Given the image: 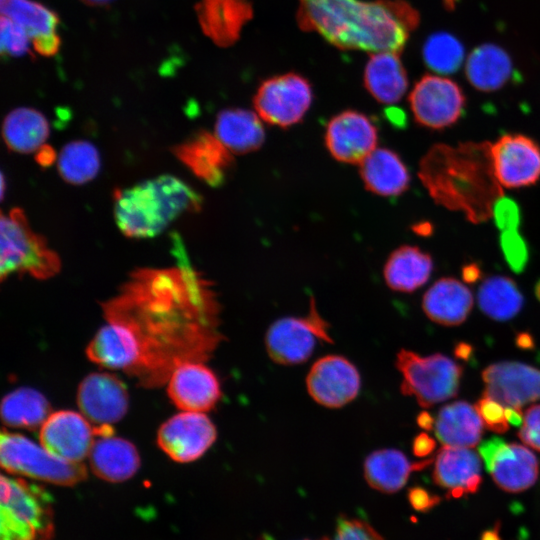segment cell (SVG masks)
<instances>
[{
	"label": "cell",
	"mask_w": 540,
	"mask_h": 540,
	"mask_svg": "<svg viewBox=\"0 0 540 540\" xmlns=\"http://www.w3.org/2000/svg\"><path fill=\"white\" fill-rule=\"evenodd\" d=\"M104 316L133 337L138 361L129 375L145 387L164 384L185 362L208 359L222 340L216 294L188 269L136 274L104 305Z\"/></svg>",
	"instance_id": "cell-1"
},
{
	"label": "cell",
	"mask_w": 540,
	"mask_h": 540,
	"mask_svg": "<svg viewBox=\"0 0 540 540\" xmlns=\"http://www.w3.org/2000/svg\"><path fill=\"white\" fill-rule=\"evenodd\" d=\"M299 1L304 28L341 49L400 53L419 20L404 1Z\"/></svg>",
	"instance_id": "cell-2"
},
{
	"label": "cell",
	"mask_w": 540,
	"mask_h": 540,
	"mask_svg": "<svg viewBox=\"0 0 540 540\" xmlns=\"http://www.w3.org/2000/svg\"><path fill=\"white\" fill-rule=\"evenodd\" d=\"M491 145L436 144L419 166V177L432 199L447 209L462 212L473 223L492 217L495 201L503 196L494 172Z\"/></svg>",
	"instance_id": "cell-3"
},
{
	"label": "cell",
	"mask_w": 540,
	"mask_h": 540,
	"mask_svg": "<svg viewBox=\"0 0 540 540\" xmlns=\"http://www.w3.org/2000/svg\"><path fill=\"white\" fill-rule=\"evenodd\" d=\"M201 197L181 179L161 175L121 190L114 204L120 231L131 238L162 233L179 216L200 208Z\"/></svg>",
	"instance_id": "cell-4"
},
{
	"label": "cell",
	"mask_w": 540,
	"mask_h": 540,
	"mask_svg": "<svg viewBox=\"0 0 540 540\" xmlns=\"http://www.w3.org/2000/svg\"><path fill=\"white\" fill-rule=\"evenodd\" d=\"M1 540H50L54 515L47 492L22 478L1 476Z\"/></svg>",
	"instance_id": "cell-5"
},
{
	"label": "cell",
	"mask_w": 540,
	"mask_h": 540,
	"mask_svg": "<svg viewBox=\"0 0 540 540\" xmlns=\"http://www.w3.org/2000/svg\"><path fill=\"white\" fill-rule=\"evenodd\" d=\"M1 279L14 273H28L38 279L55 275L60 260L42 236L29 226L22 210L1 216Z\"/></svg>",
	"instance_id": "cell-6"
},
{
	"label": "cell",
	"mask_w": 540,
	"mask_h": 540,
	"mask_svg": "<svg viewBox=\"0 0 540 540\" xmlns=\"http://www.w3.org/2000/svg\"><path fill=\"white\" fill-rule=\"evenodd\" d=\"M395 365L403 376L401 392L414 396L422 407H430L458 394L463 367L443 354L420 356L401 349Z\"/></svg>",
	"instance_id": "cell-7"
},
{
	"label": "cell",
	"mask_w": 540,
	"mask_h": 540,
	"mask_svg": "<svg viewBox=\"0 0 540 540\" xmlns=\"http://www.w3.org/2000/svg\"><path fill=\"white\" fill-rule=\"evenodd\" d=\"M0 462L8 473L61 486H73L87 476L82 463L63 460L26 436L7 431L0 437Z\"/></svg>",
	"instance_id": "cell-8"
},
{
	"label": "cell",
	"mask_w": 540,
	"mask_h": 540,
	"mask_svg": "<svg viewBox=\"0 0 540 540\" xmlns=\"http://www.w3.org/2000/svg\"><path fill=\"white\" fill-rule=\"evenodd\" d=\"M328 330V323L318 313L311 298L305 317H285L271 324L265 336L266 351L275 363H302L309 359L318 342H333Z\"/></svg>",
	"instance_id": "cell-9"
},
{
	"label": "cell",
	"mask_w": 540,
	"mask_h": 540,
	"mask_svg": "<svg viewBox=\"0 0 540 540\" xmlns=\"http://www.w3.org/2000/svg\"><path fill=\"white\" fill-rule=\"evenodd\" d=\"M310 83L295 73L262 82L254 97L258 116L266 123L287 128L300 122L312 103Z\"/></svg>",
	"instance_id": "cell-10"
},
{
	"label": "cell",
	"mask_w": 540,
	"mask_h": 540,
	"mask_svg": "<svg viewBox=\"0 0 540 540\" xmlns=\"http://www.w3.org/2000/svg\"><path fill=\"white\" fill-rule=\"evenodd\" d=\"M415 121L426 128L442 130L453 126L464 114L466 99L454 81L437 75H424L409 94Z\"/></svg>",
	"instance_id": "cell-11"
},
{
	"label": "cell",
	"mask_w": 540,
	"mask_h": 540,
	"mask_svg": "<svg viewBox=\"0 0 540 540\" xmlns=\"http://www.w3.org/2000/svg\"><path fill=\"white\" fill-rule=\"evenodd\" d=\"M216 437L213 422L203 412L183 411L161 425L157 443L174 461L188 463L200 458Z\"/></svg>",
	"instance_id": "cell-12"
},
{
	"label": "cell",
	"mask_w": 540,
	"mask_h": 540,
	"mask_svg": "<svg viewBox=\"0 0 540 540\" xmlns=\"http://www.w3.org/2000/svg\"><path fill=\"white\" fill-rule=\"evenodd\" d=\"M360 374L340 355H326L311 367L306 387L311 398L327 408H340L354 400L360 390Z\"/></svg>",
	"instance_id": "cell-13"
},
{
	"label": "cell",
	"mask_w": 540,
	"mask_h": 540,
	"mask_svg": "<svg viewBox=\"0 0 540 540\" xmlns=\"http://www.w3.org/2000/svg\"><path fill=\"white\" fill-rule=\"evenodd\" d=\"M496 178L507 188L534 185L540 179V146L522 134H503L491 145Z\"/></svg>",
	"instance_id": "cell-14"
},
{
	"label": "cell",
	"mask_w": 540,
	"mask_h": 540,
	"mask_svg": "<svg viewBox=\"0 0 540 540\" xmlns=\"http://www.w3.org/2000/svg\"><path fill=\"white\" fill-rule=\"evenodd\" d=\"M378 131L365 114L346 110L330 119L325 131V144L334 159L360 164L377 145Z\"/></svg>",
	"instance_id": "cell-15"
},
{
	"label": "cell",
	"mask_w": 540,
	"mask_h": 540,
	"mask_svg": "<svg viewBox=\"0 0 540 540\" xmlns=\"http://www.w3.org/2000/svg\"><path fill=\"white\" fill-rule=\"evenodd\" d=\"M95 427L82 414L60 410L50 414L40 428L41 445L55 456L81 463L95 441Z\"/></svg>",
	"instance_id": "cell-16"
},
{
	"label": "cell",
	"mask_w": 540,
	"mask_h": 540,
	"mask_svg": "<svg viewBox=\"0 0 540 540\" xmlns=\"http://www.w3.org/2000/svg\"><path fill=\"white\" fill-rule=\"evenodd\" d=\"M77 404L82 415L98 427H109L124 417L128 394L123 382L109 373H91L79 384Z\"/></svg>",
	"instance_id": "cell-17"
},
{
	"label": "cell",
	"mask_w": 540,
	"mask_h": 540,
	"mask_svg": "<svg viewBox=\"0 0 540 540\" xmlns=\"http://www.w3.org/2000/svg\"><path fill=\"white\" fill-rule=\"evenodd\" d=\"M483 395L506 407H518L540 399V370L516 361H502L482 371Z\"/></svg>",
	"instance_id": "cell-18"
},
{
	"label": "cell",
	"mask_w": 540,
	"mask_h": 540,
	"mask_svg": "<svg viewBox=\"0 0 540 540\" xmlns=\"http://www.w3.org/2000/svg\"><path fill=\"white\" fill-rule=\"evenodd\" d=\"M168 395L183 411L207 412L221 397V388L215 373L202 362L192 361L179 365L168 380Z\"/></svg>",
	"instance_id": "cell-19"
},
{
	"label": "cell",
	"mask_w": 540,
	"mask_h": 540,
	"mask_svg": "<svg viewBox=\"0 0 540 540\" xmlns=\"http://www.w3.org/2000/svg\"><path fill=\"white\" fill-rule=\"evenodd\" d=\"M1 15L25 29L32 48L42 56H53L60 48L57 14L34 0H0Z\"/></svg>",
	"instance_id": "cell-20"
},
{
	"label": "cell",
	"mask_w": 540,
	"mask_h": 540,
	"mask_svg": "<svg viewBox=\"0 0 540 540\" xmlns=\"http://www.w3.org/2000/svg\"><path fill=\"white\" fill-rule=\"evenodd\" d=\"M480 471L481 460L475 451L443 446L436 455L432 476L435 484L448 491V496L458 498L478 490L482 481Z\"/></svg>",
	"instance_id": "cell-21"
},
{
	"label": "cell",
	"mask_w": 540,
	"mask_h": 540,
	"mask_svg": "<svg viewBox=\"0 0 540 540\" xmlns=\"http://www.w3.org/2000/svg\"><path fill=\"white\" fill-rule=\"evenodd\" d=\"M176 151L182 161L211 186L223 184L234 163L232 152L216 135L206 131L199 132Z\"/></svg>",
	"instance_id": "cell-22"
},
{
	"label": "cell",
	"mask_w": 540,
	"mask_h": 540,
	"mask_svg": "<svg viewBox=\"0 0 540 540\" xmlns=\"http://www.w3.org/2000/svg\"><path fill=\"white\" fill-rule=\"evenodd\" d=\"M196 14L202 31L219 46H229L238 38L251 17L247 0H200Z\"/></svg>",
	"instance_id": "cell-23"
},
{
	"label": "cell",
	"mask_w": 540,
	"mask_h": 540,
	"mask_svg": "<svg viewBox=\"0 0 540 540\" xmlns=\"http://www.w3.org/2000/svg\"><path fill=\"white\" fill-rule=\"evenodd\" d=\"M473 307V295L459 280L444 277L437 280L424 294L422 308L427 317L444 326L463 323Z\"/></svg>",
	"instance_id": "cell-24"
},
{
	"label": "cell",
	"mask_w": 540,
	"mask_h": 540,
	"mask_svg": "<svg viewBox=\"0 0 540 540\" xmlns=\"http://www.w3.org/2000/svg\"><path fill=\"white\" fill-rule=\"evenodd\" d=\"M93 473L102 480L118 483L130 479L140 467L136 447L129 441L103 435L93 443L89 454Z\"/></svg>",
	"instance_id": "cell-25"
},
{
	"label": "cell",
	"mask_w": 540,
	"mask_h": 540,
	"mask_svg": "<svg viewBox=\"0 0 540 540\" xmlns=\"http://www.w3.org/2000/svg\"><path fill=\"white\" fill-rule=\"evenodd\" d=\"M366 189L380 196H398L410 185L409 171L400 156L387 148L373 150L360 163Z\"/></svg>",
	"instance_id": "cell-26"
},
{
	"label": "cell",
	"mask_w": 540,
	"mask_h": 540,
	"mask_svg": "<svg viewBox=\"0 0 540 540\" xmlns=\"http://www.w3.org/2000/svg\"><path fill=\"white\" fill-rule=\"evenodd\" d=\"M432 462L433 459L411 462L397 449H379L366 457L363 465L364 477L373 489L394 493L406 484L413 471L422 470Z\"/></svg>",
	"instance_id": "cell-27"
},
{
	"label": "cell",
	"mask_w": 540,
	"mask_h": 540,
	"mask_svg": "<svg viewBox=\"0 0 540 540\" xmlns=\"http://www.w3.org/2000/svg\"><path fill=\"white\" fill-rule=\"evenodd\" d=\"M87 357L94 363L130 373L138 361L136 343L122 325L108 322L101 327L86 349Z\"/></svg>",
	"instance_id": "cell-28"
},
{
	"label": "cell",
	"mask_w": 540,
	"mask_h": 540,
	"mask_svg": "<svg viewBox=\"0 0 540 540\" xmlns=\"http://www.w3.org/2000/svg\"><path fill=\"white\" fill-rule=\"evenodd\" d=\"M483 425L475 406L459 400L439 410L434 430L443 446L472 448L481 439Z\"/></svg>",
	"instance_id": "cell-29"
},
{
	"label": "cell",
	"mask_w": 540,
	"mask_h": 540,
	"mask_svg": "<svg viewBox=\"0 0 540 540\" xmlns=\"http://www.w3.org/2000/svg\"><path fill=\"white\" fill-rule=\"evenodd\" d=\"M399 53L375 52L364 71V84L368 92L382 104L397 103L408 88V79Z\"/></svg>",
	"instance_id": "cell-30"
},
{
	"label": "cell",
	"mask_w": 540,
	"mask_h": 540,
	"mask_svg": "<svg viewBox=\"0 0 540 540\" xmlns=\"http://www.w3.org/2000/svg\"><path fill=\"white\" fill-rule=\"evenodd\" d=\"M509 54L500 46L486 43L476 47L465 63V75L477 90L492 92L501 89L513 76Z\"/></svg>",
	"instance_id": "cell-31"
},
{
	"label": "cell",
	"mask_w": 540,
	"mask_h": 540,
	"mask_svg": "<svg viewBox=\"0 0 540 540\" xmlns=\"http://www.w3.org/2000/svg\"><path fill=\"white\" fill-rule=\"evenodd\" d=\"M490 473L499 488L517 493L535 484L539 464L531 450L518 443H510L498 451Z\"/></svg>",
	"instance_id": "cell-32"
},
{
	"label": "cell",
	"mask_w": 540,
	"mask_h": 540,
	"mask_svg": "<svg viewBox=\"0 0 540 540\" xmlns=\"http://www.w3.org/2000/svg\"><path fill=\"white\" fill-rule=\"evenodd\" d=\"M254 112L242 108L222 110L216 118V137L234 154H246L259 149L265 131Z\"/></svg>",
	"instance_id": "cell-33"
},
{
	"label": "cell",
	"mask_w": 540,
	"mask_h": 540,
	"mask_svg": "<svg viewBox=\"0 0 540 540\" xmlns=\"http://www.w3.org/2000/svg\"><path fill=\"white\" fill-rule=\"evenodd\" d=\"M433 271L431 255L417 246L404 245L394 250L384 266L388 287L398 292H413L423 286Z\"/></svg>",
	"instance_id": "cell-34"
},
{
	"label": "cell",
	"mask_w": 540,
	"mask_h": 540,
	"mask_svg": "<svg viewBox=\"0 0 540 540\" xmlns=\"http://www.w3.org/2000/svg\"><path fill=\"white\" fill-rule=\"evenodd\" d=\"M2 134L9 149L18 153H32L40 149L48 138L49 124L38 110L19 107L5 117Z\"/></svg>",
	"instance_id": "cell-35"
},
{
	"label": "cell",
	"mask_w": 540,
	"mask_h": 540,
	"mask_svg": "<svg viewBox=\"0 0 540 540\" xmlns=\"http://www.w3.org/2000/svg\"><path fill=\"white\" fill-rule=\"evenodd\" d=\"M50 414L49 401L30 387L13 390L1 402V419L9 427L36 429L43 425Z\"/></svg>",
	"instance_id": "cell-36"
},
{
	"label": "cell",
	"mask_w": 540,
	"mask_h": 540,
	"mask_svg": "<svg viewBox=\"0 0 540 540\" xmlns=\"http://www.w3.org/2000/svg\"><path fill=\"white\" fill-rule=\"evenodd\" d=\"M480 310L490 319L507 321L515 317L524 305V297L514 280L492 275L480 285L477 293Z\"/></svg>",
	"instance_id": "cell-37"
},
{
	"label": "cell",
	"mask_w": 540,
	"mask_h": 540,
	"mask_svg": "<svg viewBox=\"0 0 540 540\" xmlns=\"http://www.w3.org/2000/svg\"><path fill=\"white\" fill-rule=\"evenodd\" d=\"M57 167L66 182L84 184L98 174L100 155L92 143L84 140L72 141L62 148Z\"/></svg>",
	"instance_id": "cell-38"
},
{
	"label": "cell",
	"mask_w": 540,
	"mask_h": 540,
	"mask_svg": "<svg viewBox=\"0 0 540 540\" xmlns=\"http://www.w3.org/2000/svg\"><path fill=\"white\" fill-rule=\"evenodd\" d=\"M462 43L446 32L432 34L423 47L424 62L432 71L439 74L456 72L464 61Z\"/></svg>",
	"instance_id": "cell-39"
},
{
	"label": "cell",
	"mask_w": 540,
	"mask_h": 540,
	"mask_svg": "<svg viewBox=\"0 0 540 540\" xmlns=\"http://www.w3.org/2000/svg\"><path fill=\"white\" fill-rule=\"evenodd\" d=\"M499 244L509 268L516 274L522 273L529 262V248L523 236L517 230L503 231Z\"/></svg>",
	"instance_id": "cell-40"
},
{
	"label": "cell",
	"mask_w": 540,
	"mask_h": 540,
	"mask_svg": "<svg viewBox=\"0 0 540 540\" xmlns=\"http://www.w3.org/2000/svg\"><path fill=\"white\" fill-rule=\"evenodd\" d=\"M31 38L23 27L1 15V53L10 57L24 56L30 52Z\"/></svg>",
	"instance_id": "cell-41"
},
{
	"label": "cell",
	"mask_w": 540,
	"mask_h": 540,
	"mask_svg": "<svg viewBox=\"0 0 540 540\" xmlns=\"http://www.w3.org/2000/svg\"><path fill=\"white\" fill-rule=\"evenodd\" d=\"M475 408L481 417L484 426L495 433L503 434L509 430V423L505 416V409L498 401L483 395L475 403Z\"/></svg>",
	"instance_id": "cell-42"
},
{
	"label": "cell",
	"mask_w": 540,
	"mask_h": 540,
	"mask_svg": "<svg viewBox=\"0 0 540 540\" xmlns=\"http://www.w3.org/2000/svg\"><path fill=\"white\" fill-rule=\"evenodd\" d=\"M333 540H383V538L366 521L342 516L337 521Z\"/></svg>",
	"instance_id": "cell-43"
},
{
	"label": "cell",
	"mask_w": 540,
	"mask_h": 540,
	"mask_svg": "<svg viewBox=\"0 0 540 540\" xmlns=\"http://www.w3.org/2000/svg\"><path fill=\"white\" fill-rule=\"evenodd\" d=\"M492 217L502 232L517 230L521 223L520 207L513 199L501 196L493 205Z\"/></svg>",
	"instance_id": "cell-44"
},
{
	"label": "cell",
	"mask_w": 540,
	"mask_h": 540,
	"mask_svg": "<svg viewBox=\"0 0 540 540\" xmlns=\"http://www.w3.org/2000/svg\"><path fill=\"white\" fill-rule=\"evenodd\" d=\"M517 435L523 443L540 452V404L525 411L524 422Z\"/></svg>",
	"instance_id": "cell-45"
},
{
	"label": "cell",
	"mask_w": 540,
	"mask_h": 540,
	"mask_svg": "<svg viewBox=\"0 0 540 540\" xmlns=\"http://www.w3.org/2000/svg\"><path fill=\"white\" fill-rule=\"evenodd\" d=\"M505 445V442L502 438L493 436L489 439L482 441L478 447V452L482 457L486 470L491 471L496 455L498 451Z\"/></svg>",
	"instance_id": "cell-46"
},
{
	"label": "cell",
	"mask_w": 540,
	"mask_h": 540,
	"mask_svg": "<svg viewBox=\"0 0 540 540\" xmlns=\"http://www.w3.org/2000/svg\"><path fill=\"white\" fill-rule=\"evenodd\" d=\"M408 498L411 505L419 511H425L438 503L439 497L430 494L421 487H413L408 492Z\"/></svg>",
	"instance_id": "cell-47"
},
{
	"label": "cell",
	"mask_w": 540,
	"mask_h": 540,
	"mask_svg": "<svg viewBox=\"0 0 540 540\" xmlns=\"http://www.w3.org/2000/svg\"><path fill=\"white\" fill-rule=\"evenodd\" d=\"M436 448V442L426 433L418 434L412 443L413 454L417 457H426Z\"/></svg>",
	"instance_id": "cell-48"
},
{
	"label": "cell",
	"mask_w": 540,
	"mask_h": 540,
	"mask_svg": "<svg viewBox=\"0 0 540 540\" xmlns=\"http://www.w3.org/2000/svg\"><path fill=\"white\" fill-rule=\"evenodd\" d=\"M461 275L464 282L472 284L480 280L482 272L478 264L469 263L462 267Z\"/></svg>",
	"instance_id": "cell-49"
},
{
	"label": "cell",
	"mask_w": 540,
	"mask_h": 540,
	"mask_svg": "<svg viewBox=\"0 0 540 540\" xmlns=\"http://www.w3.org/2000/svg\"><path fill=\"white\" fill-rule=\"evenodd\" d=\"M454 356L462 361L469 362L474 355V347L472 344L465 342V341H459L455 344L453 348Z\"/></svg>",
	"instance_id": "cell-50"
},
{
	"label": "cell",
	"mask_w": 540,
	"mask_h": 540,
	"mask_svg": "<svg viewBox=\"0 0 540 540\" xmlns=\"http://www.w3.org/2000/svg\"><path fill=\"white\" fill-rule=\"evenodd\" d=\"M515 345L521 350H534L536 343L530 332L521 331L515 336Z\"/></svg>",
	"instance_id": "cell-51"
},
{
	"label": "cell",
	"mask_w": 540,
	"mask_h": 540,
	"mask_svg": "<svg viewBox=\"0 0 540 540\" xmlns=\"http://www.w3.org/2000/svg\"><path fill=\"white\" fill-rule=\"evenodd\" d=\"M505 416L509 424L521 426L524 422V415L521 408L508 406L505 409Z\"/></svg>",
	"instance_id": "cell-52"
},
{
	"label": "cell",
	"mask_w": 540,
	"mask_h": 540,
	"mask_svg": "<svg viewBox=\"0 0 540 540\" xmlns=\"http://www.w3.org/2000/svg\"><path fill=\"white\" fill-rule=\"evenodd\" d=\"M417 424L426 431H431L434 428V419L427 411H421L417 416Z\"/></svg>",
	"instance_id": "cell-53"
},
{
	"label": "cell",
	"mask_w": 540,
	"mask_h": 540,
	"mask_svg": "<svg viewBox=\"0 0 540 540\" xmlns=\"http://www.w3.org/2000/svg\"><path fill=\"white\" fill-rule=\"evenodd\" d=\"M413 231L421 236H428L432 233L433 227L429 222H420L414 225Z\"/></svg>",
	"instance_id": "cell-54"
},
{
	"label": "cell",
	"mask_w": 540,
	"mask_h": 540,
	"mask_svg": "<svg viewBox=\"0 0 540 540\" xmlns=\"http://www.w3.org/2000/svg\"><path fill=\"white\" fill-rule=\"evenodd\" d=\"M91 6H104L110 4L114 0H81Z\"/></svg>",
	"instance_id": "cell-55"
},
{
	"label": "cell",
	"mask_w": 540,
	"mask_h": 540,
	"mask_svg": "<svg viewBox=\"0 0 540 540\" xmlns=\"http://www.w3.org/2000/svg\"><path fill=\"white\" fill-rule=\"evenodd\" d=\"M459 0H443L444 6L447 9H453Z\"/></svg>",
	"instance_id": "cell-56"
},
{
	"label": "cell",
	"mask_w": 540,
	"mask_h": 540,
	"mask_svg": "<svg viewBox=\"0 0 540 540\" xmlns=\"http://www.w3.org/2000/svg\"><path fill=\"white\" fill-rule=\"evenodd\" d=\"M534 292H535L536 298L540 302V279L535 284Z\"/></svg>",
	"instance_id": "cell-57"
},
{
	"label": "cell",
	"mask_w": 540,
	"mask_h": 540,
	"mask_svg": "<svg viewBox=\"0 0 540 540\" xmlns=\"http://www.w3.org/2000/svg\"><path fill=\"white\" fill-rule=\"evenodd\" d=\"M321 540H330V539H327V538H323V539H321Z\"/></svg>",
	"instance_id": "cell-58"
}]
</instances>
